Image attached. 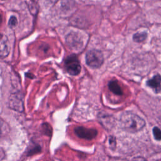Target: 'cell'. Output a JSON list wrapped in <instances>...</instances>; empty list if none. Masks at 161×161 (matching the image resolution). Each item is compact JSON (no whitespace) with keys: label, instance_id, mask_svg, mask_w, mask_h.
<instances>
[{"label":"cell","instance_id":"cell-9","mask_svg":"<svg viewBox=\"0 0 161 161\" xmlns=\"http://www.w3.org/2000/svg\"><path fill=\"white\" fill-rule=\"evenodd\" d=\"M8 53L9 51L8 49V46L6 45V40L4 41L2 36L1 40V55L2 57H4L8 55Z\"/></svg>","mask_w":161,"mask_h":161},{"label":"cell","instance_id":"cell-4","mask_svg":"<svg viewBox=\"0 0 161 161\" xmlns=\"http://www.w3.org/2000/svg\"><path fill=\"white\" fill-rule=\"evenodd\" d=\"M75 134L80 138L92 140L97 135V131L94 128H88L84 126H77L74 129Z\"/></svg>","mask_w":161,"mask_h":161},{"label":"cell","instance_id":"cell-1","mask_svg":"<svg viewBox=\"0 0 161 161\" xmlns=\"http://www.w3.org/2000/svg\"><path fill=\"white\" fill-rule=\"evenodd\" d=\"M119 122L121 127L130 133L138 132L145 125L144 119L137 114L129 111H126L121 114Z\"/></svg>","mask_w":161,"mask_h":161},{"label":"cell","instance_id":"cell-6","mask_svg":"<svg viewBox=\"0 0 161 161\" xmlns=\"http://www.w3.org/2000/svg\"><path fill=\"white\" fill-rule=\"evenodd\" d=\"M161 77L160 75L157 74L153 77L151 79L147 81V85L151 88L153 89L155 92H159L161 89Z\"/></svg>","mask_w":161,"mask_h":161},{"label":"cell","instance_id":"cell-3","mask_svg":"<svg viewBox=\"0 0 161 161\" xmlns=\"http://www.w3.org/2000/svg\"><path fill=\"white\" fill-rule=\"evenodd\" d=\"M65 67L66 71L72 75H78L81 70L79 61L75 55H71L66 58Z\"/></svg>","mask_w":161,"mask_h":161},{"label":"cell","instance_id":"cell-12","mask_svg":"<svg viewBox=\"0 0 161 161\" xmlns=\"http://www.w3.org/2000/svg\"><path fill=\"white\" fill-rule=\"evenodd\" d=\"M131 161H147L145 158L142 157H136L133 158Z\"/></svg>","mask_w":161,"mask_h":161},{"label":"cell","instance_id":"cell-10","mask_svg":"<svg viewBox=\"0 0 161 161\" xmlns=\"http://www.w3.org/2000/svg\"><path fill=\"white\" fill-rule=\"evenodd\" d=\"M153 135L155 140H161V130L159 128H157V127L153 128Z\"/></svg>","mask_w":161,"mask_h":161},{"label":"cell","instance_id":"cell-11","mask_svg":"<svg viewBox=\"0 0 161 161\" xmlns=\"http://www.w3.org/2000/svg\"><path fill=\"white\" fill-rule=\"evenodd\" d=\"M17 23H18V21H17L16 18L15 16H12L10 18V19L9 20V23H8L9 26L14 27V26H15L17 25Z\"/></svg>","mask_w":161,"mask_h":161},{"label":"cell","instance_id":"cell-8","mask_svg":"<svg viewBox=\"0 0 161 161\" xmlns=\"http://www.w3.org/2000/svg\"><path fill=\"white\" fill-rule=\"evenodd\" d=\"M147 37V33L146 32H139L134 34L133 36V40L135 42H143Z\"/></svg>","mask_w":161,"mask_h":161},{"label":"cell","instance_id":"cell-7","mask_svg":"<svg viewBox=\"0 0 161 161\" xmlns=\"http://www.w3.org/2000/svg\"><path fill=\"white\" fill-rule=\"evenodd\" d=\"M108 87L112 92L116 95H121L123 94L122 89L119 85L118 81L116 80L110 81L108 84Z\"/></svg>","mask_w":161,"mask_h":161},{"label":"cell","instance_id":"cell-5","mask_svg":"<svg viewBox=\"0 0 161 161\" xmlns=\"http://www.w3.org/2000/svg\"><path fill=\"white\" fill-rule=\"evenodd\" d=\"M66 42L70 47L74 48H80L83 43L80 35L74 32H72L67 36Z\"/></svg>","mask_w":161,"mask_h":161},{"label":"cell","instance_id":"cell-2","mask_svg":"<svg viewBox=\"0 0 161 161\" xmlns=\"http://www.w3.org/2000/svg\"><path fill=\"white\" fill-rule=\"evenodd\" d=\"M86 62L92 68H99L104 62L103 53L97 50H91L86 55Z\"/></svg>","mask_w":161,"mask_h":161}]
</instances>
